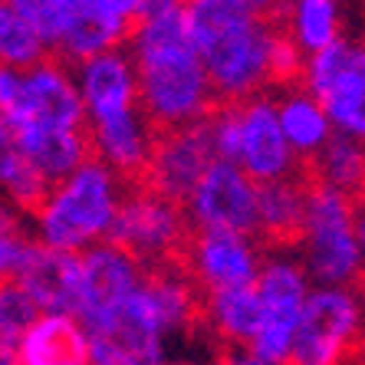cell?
Returning a JSON list of instances; mask_svg holds the SVG:
<instances>
[{
	"label": "cell",
	"instance_id": "cell-17",
	"mask_svg": "<svg viewBox=\"0 0 365 365\" xmlns=\"http://www.w3.org/2000/svg\"><path fill=\"white\" fill-rule=\"evenodd\" d=\"M73 76H76L79 99L86 106V122L142 106L138 102V69L128 46H115V50L73 63Z\"/></svg>",
	"mask_w": 365,
	"mask_h": 365
},
{
	"label": "cell",
	"instance_id": "cell-19",
	"mask_svg": "<svg viewBox=\"0 0 365 365\" xmlns=\"http://www.w3.org/2000/svg\"><path fill=\"white\" fill-rule=\"evenodd\" d=\"M20 365H93V336L76 316L43 313L17 342Z\"/></svg>",
	"mask_w": 365,
	"mask_h": 365
},
{
	"label": "cell",
	"instance_id": "cell-20",
	"mask_svg": "<svg viewBox=\"0 0 365 365\" xmlns=\"http://www.w3.org/2000/svg\"><path fill=\"white\" fill-rule=\"evenodd\" d=\"M349 17H352L349 0H280L273 14L277 26L306 56L342 40L349 34Z\"/></svg>",
	"mask_w": 365,
	"mask_h": 365
},
{
	"label": "cell",
	"instance_id": "cell-4",
	"mask_svg": "<svg viewBox=\"0 0 365 365\" xmlns=\"http://www.w3.org/2000/svg\"><path fill=\"white\" fill-rule=\"evenodd\" d=\"M128 185L132 181H125L119 171H112L99 158H89L66 178L50 185L46 197L30 214V237L69 254H83L109 240Z\"/></svg>",
	"mask_w": 365,
	"mask_h": 365
},
{
	"label": "cell",
	"instance_id": "cell-21",
	"mask_svg": "<svg viewBox=\"0 0 365 365\" xmlns=\"http://www.w3.org/2000/svg\"><path fill=\"white\" fill-rule=\"evenodd\" d=\"M277 115H280L283 135L293 145V152L299 155L303 165L313 162L316 155L329 145V138L336 135L329 112L323 109V102L316 99L303 83L277 89Z\"/></svg>",
	"mask_w": 365,
	"mask_h": 365
},
{
	"label": "cell",
	"instance_id": "cell-2",
	"mask_svg": "<svg viewBox=\"0 0 365 365\" xmlns=\"http://www.w3.org/2000/svg\"><path fill=\"white\" fill-rule=\"evenodd\" d=\"M185 17L217 102L270 93V60L280 36L277 20L240 7L237 0H185Z\"/></svg>",
	"mask_w": 365,
	"mask_h": 365
},
{
	"label": "cell",
	"instance_id": "cell-9",
	"mask_svg": "<svg viewBox=\"0 0 365 365\" xmlns=\"http://www.w3.org/2000/svg\"><path fill=\"white\" fill-rule=\"evenodd\" d=\"M187 237H191V224H187L185 204L171 201L152 187L138 185V181L135 187H128L109 230L112 244L125 247L148 270L178 264L187 247Z\"/></svg>",
	"mask_w": 365,
	"mask_h": 365
},
{
	"label": "cell",
	"instance_id": "cell-31",
	"mask_svg": "<svg viewBox=\"0 0 365 365\" xmlns=\"http://www.w3.org/2000/svg\"><path fill=\"white\" fill-rule=\"evenodd\" d=\"M214 365H277V362H267V359L254 356L250 349H227Z\"/></svg>",
	"mask_w": 365,
	"mask_h": 365
},
{
	"label": "cell",
	"instance_id": "cell-26",
	"mask_svg": "<svg viewBox=\"0 0 365 365\" xmlns=\"http://www.w3.org/2000/svg\"><path fill=\"white\" fill-rule=\"evenodd\" d=\"M309 178L339 187L352 197H365V142L336 132L329 145L309 162Z\"/></svg>",
	"mask_w": 365,
	"mask_h": 365
},
{
	"label": "cell",
	"instance_id": "cell-11",
	"mask_svg": "<svg viewBox=\"0 0 365 365\" xmlns=\"http://www.w3.org/2000/svg\"><path fill=\"white\" fill-rule=\"evenodd\" d=\"M191 230H234L260 237V181H254L240 165L217 162L185 201Z\"/></svg>",
	"mask_w": 365,
	"mask_h": 365
},
{
	"label": "cell",
	"instance_id": "cell-30",
	"mask_svg": "<svg viewBox=\"0 0 365 365\" xmlns=\"http://www.w3.org/2000/svg\"><path fill=\"white\" fill-rule=\"evenodd\" d=\"M93 365H138L135 359H128L122 349H115L112 342L93 339Z\"/></svg>",
	"mask_w": 365,
	"mask_h": 365
},
{
	"label": "cell",
	"instance_id": "cell-33",
	"mask_svg": "<svg viewBox=\"0 0 365 365\" xmlns=\"http://www.w3.org/2000/svg\"><path fill=\"white\" fill-rule=\"evenodd\" d=\"M237 4L247 10H254V14H264V17H273L277 7H280V0H237Z\"/></svg>",
	"mask_w": 365,
	"mask_h": 365
},
{
	"label": "cell",
	"instance_id": "cell-13",
	"mask_svg": "<svg viewBox=\"0 0 365 365\" xmlns=\"http://www.w3.org/2000/svg\"><path fill=\"white\" fill-rule=\"evenodd\" d=\"M234 119H237L234 165H240L260 185L299 178L303 162L283 135L280 115H277V96L257 93L250 99L234 102Z\"/></svg>",
	"mask_w": 365,
	"mask_h": 365
},
{
	"label": "cell",
	"instance_id": "cell-8",
	"mask_svg": "<svg viewBox=\"0 0 365 365\" xmlns=\"http://www.w3.org/2000/svg\"><path fill=\"white\" fill-rule=\"evenodd\" d=\"M254 287L257 297H260V306H264V326L250 342V352L267 359V362L289 365L299 313H303L306 299L316 287L313 277L303 267L297 250L277 247V250L267 254Z\"/></svg>",
	"mask_w": 365,
	"mask_h": 365
},
{
	"label": "cell",
	"instance_id": "cell-25",
	"mask_svg": "<svg viewBox=\"0 0 365 365\" xmlns=\"http://www.w3.org/2000/svg\"><path fill=\"white\" fill-rule=\"evenodd\" d=\"M306 211V178L260 185V237L273 247L297 244Z\"/></svg>",
	"mask_w": 365,
	"mask_h": 365
},
{
	"label": "cell",
	"instance_id": "cell-6",
	"mask_svg": "<svg viewBox=\"0 0 365 365\" xmlns=\"http://www.w3.org/2000/svg\"><path fill=\"white\" fill-rule=\"evenodd\" d=\"M0 119L14 132L26 128H86L73 63L50 53L34 66H0Z\"/></svg>",
	"mask_w": 365,
	"mask_h": 365
},
{
	"label": "cell",
	"instance_id": "cell-22",
	"mask_svg": "<svg viewBox=\"0 0 365 365\" xmlns=\"http://www.w3.org/2000/svg\"><path fill=\"white\" fill-rule=\"evenodd\" d=\"M201 319L227 349H250L254 336L264 326V306L257 297V287L207 293L201 306Z\"/></svg>",
	"mask_w": 365,
	"mask_h": 365
},
{
	"label": "cell",
	"instance_id": "cell-24",
	"mask_svg": "<svg viewBox=\"0 0 365 365\" xmlns=\"http://www.w3.org/2000/svg\"><path fill=\"white\" fill-rule=\"evenodd\" d=\"M46 191H50V181L26 158L17 132L0 119V197L30 217L36 204L46 197Z\"/></svg>",
	"mask_w": 365,
	"mask_h": 365
},
{
	"label": "cell",
	"instance_id": "cell-1",
	"mask_svg": "<svg viewBox=\"0 0 365 365\" xmlns=\"http://www.w3.org/2000/svg\"><path fill=\"white\" fill-rule=\"evenodd\" d=\"M125 46L138 69V102L158 128L204 122L217 109V93L187 30L185 0H145Z\"/></svg>",
	"mask_w": 365,
	"mask_h": 365
},
{
	"label": "cell",
	"instance_id": "cell-32",
	"mask_svg": "<svg viewBox=\"0 0 365 365\" xmlns=\"http://www.w3.org/2000/svg\"><path fill=\"white\" fill-rule=\"evenodd\" d=\"M20 221H24V214L14 207V204H7L4 197H0V230H10V227H20Z\"/></svg>",
	"mask_w": 365,
	"mask_h": 365
},
{
	"label": "cell",
	"instance_id": "cell-27",
	"mask_svg": "<svg viewBox=\"0 0 365 365\" xmlns=\"http://www.w3.org/2000/svg\"><path fill=\"white\" fill-rule=\"evenodd\" d=\"M50 43L40 26L14 0L0 4V66H34L50 56Z\"/></svg>",
	"mask_w": 365,
	"mask_h": 365
},
{
	"label": "cell",
	"instance_id": "cell-16",
	"mask_svg": "<svg viewBox=\"0 0 365 365\" xmlns=\"http://www.w3.org/2000/svg\"><path fill=\"white\" fill-rule=\"evenodd\" d=\"M86 128H89L93 158H99L102 165H109L112 171H119L122 178L132 181V185L142 181L145 168L152 162L158 132H162V128L145 115L142 106L93 119Z\"/></svg>",
	"mask_w": 365,
	"mask_h": 365
},
{
	"label": "cell",
	"instance_id": "cell-34",
	"mask_svg": "<svg viewBox=\"0 0 365 365\" xmlns=\"http://www.w3.org/2000/svg\"><path fill=\"white\" fill-rule=\"evenodd\" d=\"M0 365H20V356L14 346H0Z\"/></svg>",
	"mask_w": 365,
	"mask_h": 365
},
{
	"label": "cell",
	"instance_id": "cell-36",
	"mask_svg": "<svg viewBox=\"0 0 365 365\" xmlns=\"http://www.w3.org/2000/svg\"><path fill=\"white\" fill-rule=\"evenodd\" d=\"M0 4H4V0H0Z\"/></svg>",
	"mask_w": 365,
	"mask_h": 365
},
{
	"label": "cell",
	"instance_id": "cell-23",
	"mask_svg": "<svg viewBox=\"0 0 365 365\" xmlns=\"http://www.w3.org/2000/svg\"><path fill=\"white\" fill-rule=\"evenodd\" d=\"M17 138L26 158L50 185L93 158L89 128H26V132H17Z\"/></svg>",
	"mask_w": 365,
	"mask_h": 365
},
{
	"label": "cell",
	"instance_id": "cell-10",
	"mask_svg": "<svg viewBox=\"0 0 365 365\" xmlns=\"http://www.w3.org/2000/svg\"><path fill=\"white\" fill-rule=\"evenodd\" d=\"M299 83L323 102L336 132L365 142V36L346 34L326 50L309 53Z\"/></svg>",
	"mask_w": 365,
	"mask_h": 365
},
{
	"label": "cell",
	"instance_id": "cell-35",
	"mask_svg": "<svg viewBox=\"0 0 365 365\" xmlns=\"http://www.w3.org/2000/svg\"><path fill=\"white\" fill-rule=\"evenodd\" d=\"M359 240H362V250H365V197L359 201Z\"/></svg>",
	"mask_w": 365,
	"mask_h": 365
},
{
	"label": "cell",
	"instance_id": "cell-12",
	"mask_svg": "<svg viewBox=\"0 0 365 365\" xmlns=\"http://www.w3.org/2000/svg\"><path fill=\"white\" fill-rule=\"evenodd\" d=\"M267 260L264 240L257 234H234V230H191L181 254V270L191 277L201 297L217 289L254 287L260 267Z\"/></svg>",
	"mask_w": 365,
	"mask_h": 365
},
{
	"label": "cell",
	"instance_id": "cell-7",
	"mask_svg": "<svg viewBox=\"0 0 365 365\" xmlns=\"http://www.w3.org/2000/svg\"><path fill=\"white\" fill-rule=\"evenodd\" d=\"M365 299L356 287H313L293 336L289 365H359Z\"/></svg>",
	"mask_w": 365,
	"mask_h": 365
},
{
	"label": "cell",
	"instance_id": "cell-15",
	"mask_svg": "<svg viewBox=\"0 0 365 365\" xmlns=\"http://www.w3.org/2000/svg\"><path fill=\"white\" fill-rule=\"evenodd\" d=\"M214 162H217V155H214V145H211L207 119L191 122V125L162 128L158 142H155L152 162H148L138 185L185 204L187 195L195 191V185L204 178V171L211 168Z\"/></svg>",
	"mask_w": 365,
	"mask_h": 365
},
{
	"label": "cell",
	"instance_id": "cell-28",
	"mask_svg": "<svg viewBox=\"0 0 365 365\" xmlns=\"http://www.w3.org/2000/svg\"><path fill=\"white\" fill-rule=\"evenodd\" d=\"M43 316L36 299L26 293L20 280L0 283V346H14L24 339V332Z\"/></svg>",
	"mask_w": 365,
	"mask_h": 365
},
{
	"label": "cell",
	"instance_id": "cell-14",
	"mask_svg": "<svg viewBox=\"0 0 365 365\" xmlns=\"http://www.w3.org/2000/svg\"><path fill=\"white\" fill-rule=\"evenodd\" d=\"M145 273H148V267L112 240H102V244L83 250L76 319L89 329V336H96L109 323V316L142 287Z\"/></svg>",
	"mask_w": 365,
	"mask_h": 365
},
{
	"label": "cell",
	"instance_id": "cell-5",
	"mask_svg": "<svg viewBox=\"0 0 365 365\" xmlns=\"http://www.w3.org/2000/svg\"><path fill=\"white\" fill-rule=\"evenodd\" d=\"M359 201L362 197L306 178V211L297 237V254L316 287H356L365 277Z\"/></svg>",
	"mask_w": 365,
	"mask_h": 365
},
{
	"label": "cell",
	"instance_id": "cell-29",
	"mask_svg": "<svg viewBox=\"0 0 365 365\" xmlns=\"http://www.w3.org/2000/svg\"><path fill=\"white\" fill-rule=\"evenodd\" d=\"M26 247H30V234H24L20 227L0 230V283L17 280L20 264H24V257H26Z\"/></svg>",
	"mask_w": 365,
	"mask_h": 365
},
{
	"label": "cell",
	"instance_id": "cell-3",
	"mask_svg": "<svg viewBox=\"0 0 365 365\" xmlns=\"http://www.w3.org/2000/svg\"><path fill=\"white\" fill-rule=\"evenodd\" d=\"M204 297L181 267H155L93 339L112 342L138 365H171V339L195 329Z\"/></svg>",
	"mask_w": 365,
	"mask_h": 365
},
{
	"label": "cell",
	"instance_id": "cell-18",
	"mask_svg": "<svg viewBox=\"0 0 365 365\" xmlns=\"http://www.w3.org/2000/svg\"><path fill=\"white\" fill-rule=\"evenodd\" d=\"M17 280L26 287V293L36 299L43 313L76 316L79 283H83V254L53 250V247L30 237Z\"/></svg>",
	"mask_w": 365,
	"mask_h": 365
}]
</instances>
